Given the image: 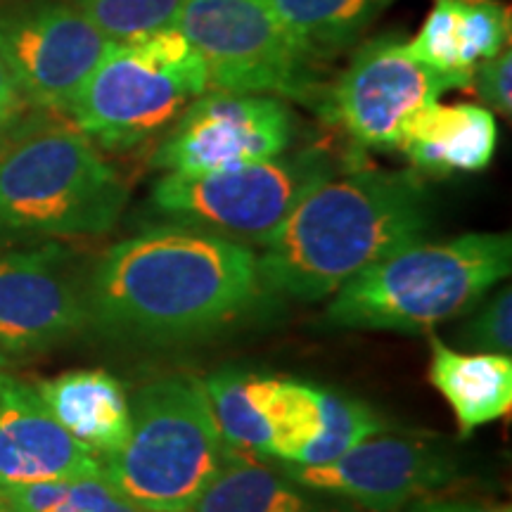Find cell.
Instances as JSON below:
<instances>
[{"label": "cell", "mask_w": 512, "mask_h": 512, "mask_svg": "<svg viewBox=\"0 0 512 512\" xmlns=\"http://www.w3.org/2000/svg\"><path fill=\"white\" fill-rule=\"evenodd\" d=\"M261 290L252 247L169 223L107 249L83 294L102 335L164 347L238 323Z\"/></svg>", "instance_id": "obj_1"}, {"label": "cell", "mask_w": 512, "mask_h": 512, "mask_svg": "<svg viewBox=\"0 0 512 512\" xmlns=\"http://www.w3.org/2000/svg\"><path fill=\"white\" fill-rule=\"evenodd\" d=\"M432 226L427 185L413 171L354 169L320 181L261 242L264 290L316 302Z\"/></svg>", "instance_id": "obj_2"}, {"label": "cell", "mask_w": 512, "mask_h": 512, "mask_svg": "<svg viewBox=\"0 0 512 512\" xmlns=\"http://www.w3.org/2000/svg\"><path fill=\"white\" fill-rule=\"evenodd\" d=\"M512 268L508 233L403 245L335 292L325 323L337 330L420 335L463 316Z\"/></svg>", "instance_id": "obj_3"}, {"label": "cell", "mask_w": 512, "mask_h": 512, "mask_svg": "<svg viewBox=\"0 0 512 512\" xmlns=\"http://www.w3.org/2000/svg\"><path fill=\"white\" fill-rule=\"evenodd\" d=\"M128 202L119 171L74 124H34L0 140V245L95 238Z\"/></svg>", "instance_id": "obj_4"}, {"label": "cell", "mask_w": 512, "mask_h": 512, "mask_svg": "<svg viewBox=\"0 0 512 512\" xmlns=\"http://www.w3.org/2000/svg\"><path fill=\"white\" fill-rule=\"evenodd\" d=\"M233 451L211 411L204 380L171 375L131 401V432L100 458L102 477L145 512H188Z\"/></svg>", "instance_id": "obj_5"}, {"label": "cell", "mask_w": 512, "mask_h": 512, "mask_svg": "<svg viewBox=\"0 0 512 512\" xmlns=\"http://www.w3.org/2000/svg\"><path fill=\"white\" fill-rule=\"evenodd\" d=\"M209 72L178 27L110 41L69 117L95 147L124 152L159 138L202 93Z\"/></svg>", "instance_id": "obj_6"}, {"label": "cell", "mask_w": 512, "mask_h": 512, "mask_svg": "<svg viewBox=\"0 0 512 512\" xmlns=\"http://www.w3.org/2000/svg\"><path fill=\"white\" fill-rule=\"evenodd\" d=\"M332 174V157L311 147L209 174H164L152 185L150 202L159 216L178 226L261 245L306 192Z\"/></svg>", "instance_id": "obj_7"}, {"label": "cell", "mask_w": 512, "mask_h": 512, "mask_svg": "<svg viewBox=\"0 0 512 512\" xmlns=\"http://www.w3.org/2000/svg\"><path fill=\"white\" fill-rule=\"evenodd\" d=\"M178 29L207 64L209 88L297 100L316 91L313 60L266 0H188Z\"/></svg>", "instance_id": "obj_8"}, {"label": "cell", "mask_w": 512, "mask_h": 512, "mask_svg": "<svg viewBox=\"0 0 512 512\" xmlns=\"http://www.w3.org/2000/svg\"><path fill=\"white\" fill-rule=\"evenodd\" d=\"M110 38L74 3L17 0L0 8V57L27 105L69 112Z\"/></svg>", "instance_id": "obj_9"}, {"label": "cell", "mask_w": 512, "mask_h": 512, "mask_svg": "<svg viewBox=\"0 0 512 512\" xmlns=\"http://www.w3.org/2000/svg\"><path fill=\"white\" fill-rule=\"evenodd\" d=\"M294 140L283 98L209 88L164 133L152 166L164 174H209L280 157Z\"/></svg>", "instance_id": "obj_10"}, {"label": "cell", "mask_w": 512, "mask_h": 512, "mask_svg": "<svg viewBox=\"0 0 512 512\" xmlns=\"http://www.w3.org/2000/svg\"><path fill=\"white\" fill-rule=\"evenodd\" d=\"M467 88L460 79L434 72L408 55L396 34L363 43L328 95V110L356 143L396 147L401 128L420 107L446 91Z\"/></svg>", "instance_id": "obj_11"}, {"label": "cell", "mask_w": 512, "mask_h": 512, "mask_svg": "<svg viewBox=\"0 0 512 512\" xmlns=\"http://www.w3.org/2000/svg\"><path fill=\"white\" fill-rule=\"evenodd\" d=\"M287 477L368 512H401L451 482L456 463L427 441L373 437L325 465L280 463Z\"/></svg>", "instance_id": "obj_12"}, {"label": "cell", "mask_w": 512, "mask_h": 512, "mask_svg": "<svg viewBox=\"0 0 512 512\" xmlns=\"http://www.w3.org/2000/svg\"><path fill=\"white\" fill-rule=\"evenodd\" d=\"M88 325L86 294L74 285L55 242L0 254V351L31 356L72 339Z\"/></svg>", "instance_id": "obj_13"}, {"label": "cell", "mask_w": 512, "mask_h": 512, "mask_svg": "<svg viewBox=\"0 0 512 512\" xmlns=\"http://www.w3.org/2000/svg\"><path fill=\"white\" fill-rule=\"evenodd\" d=\"M102 475L95 453L69 434L36 387L10 380L0 394V484Z\"/></svg>", "instance_id": "obj_14"}, {"label": "cell", "mask_w": 512, "mask_h": 512, "mask_svg": "<svg viewBox=\"0 0 512 512\" xmlns=\"http://www.w3.org/2000/svg\"><path fill=\"white\" fill-rule=\"evenodd\" d=\"M498 126L494 112L472 102L420 107L401 128L396 147L415 169L432 176L475 174L496 155Z\"/></svg>", "instance_id": "obj_15"}, {"label": "cell", "mask_w": 512, "mask_h": 512, "mask_svg": "<svg viewBox=\"0 0 512 512\" xmlns=\"http://www.w3.org/2000/svg\"><path fill=\"white\" fill-rule=\"evenodd\" d=\"M48 411L72 437L102 458L131 432V399L107 370H69L36 384Z\"/></svg>", "instance_id": "obj_16"}, {"label": "cell", "mask_w": 512, "mask_h": 512, "mask_svg": "<svg viewBox=\"0 0 512 512\" xmlns=\"http://www.w3.org/2000/svg\"><path fill=\"white\" fill-rule=\"evenodd\" d=\"M430 382L456 415L460 437L505 418L512 408V358L505 354H460L432 339Z\"/></svg>", "instance_id": "obj_17"}, {"label": "cell", "mask_w": 512, "mask_h": 512, "mask_svg": "<svg viewBox=\"0 0 512 512\" xmlns=\"http://www.w3.org/2000/svg\"><path fill=\"white\" fill-rule=\"evenodd\" d=\"M188 512H344L320 491L233 448Z\"/></svg>", "instance_id": "obj_18"}, {"label": "cell", "mask_w": 512, "mask_h": 512, "mask_svg": "<svg viewBox=\"0 0 512 512\" xmlns=\"http://www.w3.org/2000/svg\"><path fill=\"white\" fill-rule=\"evenodd\" d=\"M294 46L320 60L358 43L394 0H266Z\"/></svg>", "instance_id": "obj_19"}, {"label": "cell", "mask_w": 512, "mask_h": 512, "mask_svg": "<svg viewBox=\"0 0 512 512\" xmlns=\"http://www.w3.org/2000/svg\"><path fill=\"white\" fill-rule=\"evenodd\" d=\"M247 392L271 430V458L297 463L323 432V389L287 377L249 373Z\"/></svg>", "instance_id": "obj_20"}, {"label": "cell", "mask_w": 512, "mask_h": 512, "mask_svg": "<svg viewBox=\"0 0 512 512\" xmlns=\"http://www.w3.org/2000/svg\"><path fill=\"white\" fill-rule=\"evenodd\" d=\"M0 512H145L121 498L105 477L0 484Z\"/></svg>", "instance_id": "obj_21"}, {"label": "cell", "mask_w": 512, "mask_h": 512, "mask_svg": "<svg viewBox=\"0 0 512 512\" xmlns=\"http://www.w3.org/2000/svg\"><path fill=\"white\" fill-rule=\"evenodd\" d=\"M247 380L249 373L226 368L204 380V389L228 446L245 453L271 456V430L249 399Z\"/></svg>", "instance_id": "obj_22"}, {"label": "cell", "mask_w": 512, "mask_h": 512, "mask_svg": "<svg viewBox=\"0 0 512 512\" xmlns=\"http://www.w3.org/2000/svg\"><path fill=\"white\" fill-rule=\"evenodd\" d=\"M384 430H387V422L366 403L323 392V432L306 448L302 458L290 465L311 467L332 463L335 458L344 456L349 448L377 437Z\"/></svg>", "instance_id": "obj_23"}, {"label": "cell", "mask_w": 512, "mask_h": 512, "mask_svg": "<svg viewBox=\"0 0 512 512\" xmlns=\"http://www.w3.org/2000/svg\"><path fill=\"white\" fill-rule=\"evenodd\" d=\"M188 0H74V5L110 41H136L178 27Z\"/></svg>", "instance_id": "obj_24"}, {"label": "cell", "mask_w": 512, "mask_h": 512, "mask_svg": "<svg viewBox=\"0 0 512 512\" xmlns=\"http://www.w3.org/2000/svg\"><path fill=\"white\" fill-rule=\"evenodd\" d=\"M456 34L460 69L472 74L479 62L508 46L510 10L498 0H460Z\"/></svg>", "instance_id": "obj_25"}, {"label": "cell", "mask_w": 512, "mask_h": 512, "mask_svg": "<svg viewBox=\"0 0 512 512\" xmlns=\"http://www.w3.org/2000/svg\"><path fill=\"white\" fill-rule=\"evenodd\" d=\"M458 8L460 0H434L430 15L422 22L418 34L406 41V50L434 72L460 79L470 88L472 74L463 72L458 62Z\"/></svg>", "instance_id": "obj_26"}, {"label": "cell", "mask_w": 512, "mask_h": 512, "mask_svg": "<svg viewBox=\"0 0 512 512\" xmlns=\"http://www.w3.org/2000/svg\"><path fill=\"white\" fill-rule=\"evenodd\" d=\"M463 342L484 354H512V292L498 290L465 325Z\"/></svg>", "instance_id": "obj_27"}, {"label": "cell", "mask_w": 512, "mask_h": 512, "mask_svg": "<svg viewBox=\"0 0 512 512\" xmlns=\"http://www.w3.org/2000/svg\"><path fill=\"white\" fill-rule=\"evenodd\" d=\"M510 81H512V55L510 50H501L498 55L479 62L477 67L472 69L470 86L475 88L479 100L486 105V110L503 114V117H510V110H512Z\"/></svg>", "instance_id": "obj_28"}, {"label": "cell", "mask_w": 512, "mask_h": 512, "mask_svg": "<svg viewBox=\"0 0 512 512\" xmlns=\"http://www.w3.org/2000/svg\"><path fill=\"white\" fill-rule=\"evenodd\" d=\"M401 512H512L510 503L465 501V498H427L408 503Z\"/></svg>", "instance_id": "obj_29"}, {"label": "cell", "mask_w": 512, "mask_h": 512, "mask_svg": "<svg viewBox=\"0 0 512 512\" xmlns=\"http://www.w3.org/2000/svg\"><path fill=\"white\" fill-rule=\"evenodd\" d=\"M24 107H27V100L22 98L8 64L0 57V128L10 126L24 112Z\"/></svg>", "instance_id": "obj_30"}, {"label": "cell", "mask_w": 512, "mask_h": 512, "mask_svg": "<svg viewBox=\"0 0 512 512\" xmlns=\"http://www.w3.org/2000/svg\"><path fill=\"white\" fill-rule=\"evenodd\" d=\"M10 380H12V377L8 373V358H5L3 351H0V394H3V389L8 387Z\"/></svg>", "instance_id": "obj_31"}, {"label": "cell", "mask_w": 512, "mask_h": 512, "mask_svg": "<svg viewBox=\"0 0 512 512\" xmlns=\"http://www.w3.org/2000/svg\"><path fill=\"white\" fill-rule=\"evenodd\" d=\"M5 128H8V126H3V128H0V133H3V131H5ZM0 140H3V136H0Z\"/></svg>", "instance_id": "obj_32"}]
</instances>
